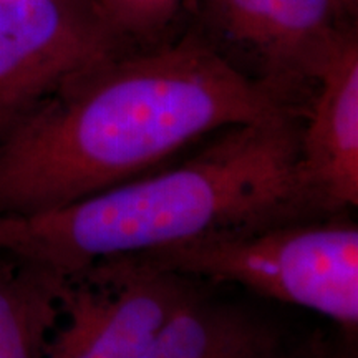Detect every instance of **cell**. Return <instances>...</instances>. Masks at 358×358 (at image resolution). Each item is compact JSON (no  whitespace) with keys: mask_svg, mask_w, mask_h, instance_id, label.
Returning a JSON list of instances; mask_svg holds the SVG:
<instances>
[{"mask_svg":"<svg viewBox=\"0 0 358 358\" xmlns=\"http://www.w3.org/2000/svg\"><path fill=\"white\" fill-rule=\"evenodd\" d=\"M302 115L203 34L124 52L0 136V216L60 208L163 166L229 127Z\"/></svg>","mask_w":358,"mask_h":358,"instance_id":"cell-1","label":"cell"},{"mask_svg":"<svg viewBox=\"0 0 358 358\" xmlns=\"http://www.w3.org/2000/svg\"><path fill=\"white\" fill-rule=\"evenodd\" d=\"M301 116L211 134L186 159L75 203L0 216V254L70 277L217 231L324 217L297 169Z\"/></svg>","mask_w":358,"mask_h":358,"instance_id":"cell-2","label":"cell"},{"mask_svg":"<svg viewBox=\"0 0 358 358\" xmlns=\"http://www.w3.org/2000/svg\"><path fill=\"white\" fill-rule=\"evenodd\" d=\"M136 257L206 284L239 285L358 334V226L352 213L217 231Z\"/></svg>","mask_w":358,"mask_h":358,"instance_id":"cell-3","label":"cell"},{"mask_svg":"<svg viewBox=\"0 0 358 358\" xmlns=\"http://www.w3.org/2000/svg\"><path fill=\"white\" fill-rule=\"evenodd\" d=\"M201 285L136 256L93 264L64 277L57 320L38 358H141Z\"/></svg>","mask_w":358,"mask_h":358,"instance_id":"cell-4","label":"cell"},{"mask_svg":"<svg viewBox=\"0 0 358 358\" xmlns=\"http://www.w3.org/2000/svg\"><path fill=\"white\" fill-rule=\"evenodd\" d=\"M124 52L90 0H0V136L71 80Z\"/></svg>","mask_w":358,"mask_h":358,"instance_id":"cell-5","label":"cell"},{"mask_svg":"<svg viewBox=\"0 0 358 358\" xmlns=\"http://www.w3.org/2000/svg\"><path fill=\"white\" fill-rule=\"evenodd\" d=\"M201 8L204 37L226 57H248L252 77L295 103L355 13L345 0H201Z\"/></svg>","mask_w":358,"mask_h":358,"instance_id":"cell-6","label":"cell"},{"mask_svg":"<svg viewBox=\"0 0 358 358\" xmlns=\"http://www.w3.org/2000/svg\"><path fill=\"white\" fill-rule=\"evenodd\" d=\"M299 128V178L322 216L358 206V37L348 29L313 73Z\"/></svg>","mask_w":358,"mask_h":358,"instance_id":"cell-7","label":"cell"},{"mask_svg":"<svg viewBox=\"0 0 358 358\" xmlns=\"http://www.w3.org/2000/svg\"><path fill=\"white\" fill-rule=\"evenodd\" d=\"M209 285L169 317L141 358H299L303 343L284 320Z\"/></svg>","mask_w":358,"mask_h":358,"instance_id":"cell-8","label":"cell"},{"mask_svg":"<svg viewBox=\"0 0 358 358\" xmlns=\"http://www.w3.org/2000/svg\"><path fill=\"white\" fill-rule=\"evenodd\" d=\"M64 277L0 254V358H38L55 324Z\"/></svg>","mask_w":358,"mask_h":358,"instance_id":"cell-9","label":"cell"},{"mask_svg":"<svg viewBox=\"0 0 358 358\" xmlns=\"http://www.w3.org/2000/svg\"><path fill=\"white\" fill-rule=\"evenodd\" d=\"M185 0H90L98 19L124 50L161 43Z\"/></svg>","mask_w":358,"mask_h":358,"instance_id":"cell-10","label":"cell"},{"mask_svg":"<svg viewBox=\"0 0 358 358\" xmlns=\"http://www.w3.org/2000/svg\"><path fill=\"white\" fill-rule=\"evenodd\" d=\"M299 358H358L357 335L337 329L332 337L313 335L303 342Z\"/></svg>","mask_w":358,"mask_h":358,"instance_id":"cell-11","label":"cell"},{"mask_svg":"<svg viewBox=\"0 0 358 358\" xmlns=\"http://www.w3.org/2000/svg\"><path fill=\"white\" fill-rule=\"evenodd\" d=\"M345 2L348 3V7H350L353 12L357 10V0H345Z\"/></svg>","mask_w":358,"mask_h":358,"instance_id":"cell-12","label":"cell"}]
</instances>
